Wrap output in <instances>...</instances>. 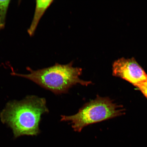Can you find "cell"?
Listing matches in <instances>:
<instances>
[{
	"mask_svg": "<svg viewBox=\"0 0 147 147\" xmlns=\"http://www.w3.org/2000/svg\"><path fill=\"white\" fill-rule=\"evenodd\" d=\"M49 111L45 98L29 95L21 100L9 101L0 113V119L11 129L14 139L36 136L41 132L42 115Z\"/></svg>",
	"mask_w": 147,
	"mask_h": 147,
	"instance_id": "cell-1",
	"label": "cell"
},
{
	"mask_svg": "<svg viewBox=\"0 0 147 147\" xmlns=\"http://www.w3.org/2000/svg\"><path fill=\"white\" fill-rule=\"evenodd\" d=\"M73 61L63 65L56 63L51 67L36 70L27 67L28 74L13 71L11 75L26 78L55 94H60L67 93L70 88L77 84L87 86L92 84L91 81L81 80L80 76L82 69L73 67Z\"/></svg>",
	"mask_w": 147,
	"mask_h": 147,
	"instance_id": "cell-2",
	"label": "cell"
},
{
	"mask_svg": "<svg viewBox=\"0 0 147 147\" xmlns=\"http://www.w3.org/2000/svg\"><path fill=\"white\" fill-rule=\"evenodd\" d=\"M122 107L107 97L97 95L96 98L84 104L76 114L61 115V121H69L74 130L80 132L86 126L123 114Z\"/></svg>",
	"mask_w": 147,
	"mask_h": 147,
	"instance_id": "cell-3",
	"label": "cell"
},
{
	"mask_svg": "<svg viewBox=\"0 0 147 147\" xmlns=\"http://www.w3.org/2000/svg\"><path fill=\"white\" fill-rule=\"evenodd\" d=\"M113 74L135 86L147 80V74L134 58H122L115 61L113 65Z\"/></svg>",
	"mask_w": 147,
	"mask_h": 147,
	"instance_id": "cell-4",
	"label": "cell"
},
{
	"mask_svg": "<svg viewBox=\"0 0 147 147\" xmlns=\"http://www.w3.org/2000/svg\"><path fill=\"white\" fill-rule=\"evenodd\" d=\"M54 1H36L35 10L32 21L30 27L28 29L27 32L30 36L34 35L38 23L46 11Z\"/></svg>",
	"mask_w": 147,
	"mask_h": 147,
	"instance_id": "cell-5",
	"label": "cell"
},
{
	"mask_svg": "<svg viewBox=\"0 0 147 147\" xmlns=\"http://www.w3.org/2000/svg\"><path fill=\"white\" fill-rule=\"evenodd\" d=\"M10 1H0V30L4 28Z\"/></svg>",
	"mask_w": 147,
	"mask_h": 147,
	"instance_id": "cell-6",
	"label": "cell"
},
{
	"mask_svg": "<svg viewBox=\"0 0 147 147\" xmlns=\"http://www.w3.org/2000/svg\"><path fill=\"white\" fill-rule=\"evenodd\" d=\"M147 98V80L140 83L135 86Z\"/></svg>",
	"mask_w": 147,
	"mask_h": 147,
	"instance_id": "cell-7",
	"label": "cell"
}]
</instances>
